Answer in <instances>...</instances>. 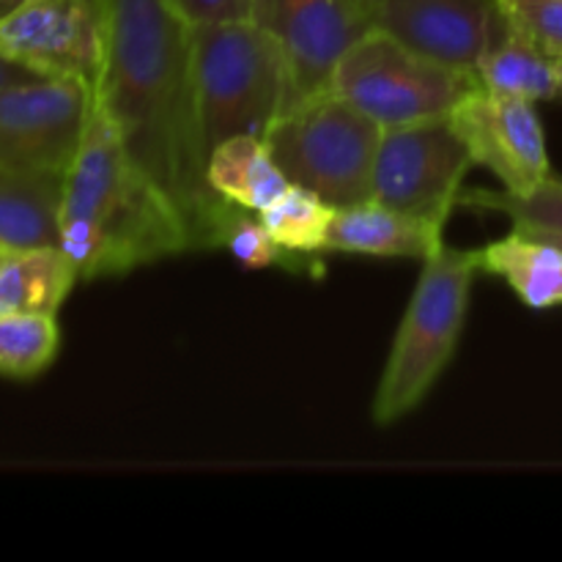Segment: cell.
Instances as JSON below:
<instances>
[{"instance_id": "obj_6", "label": "cell", "mask_w": 562, "mask_h": 562, "mask_svg": "<svg viewBox=\"0 0 562 562\" xmlns=\"http://www.w3.org/2000/svg\"><path fill=\"white\" fill-rule=\"evenodd\" d=\"M329 88L382 130H390L448 119L481 86L470 71L423 58L373 27L338 60Z\"/></svg>"}, {"instance_id": "obj_2", "label": "cell", "mask_w": 562, "mask_h": 562, "mask_svg": "<svg viewBox=\"0 0 562 562\" xmlns=\"http://www.w3.org/2000/svg\"><path fill=\"white\" fill-rule=\"evenodd\" d=\"M58 247L80 280L124 278L192 252L184 217L126 154L97 93L80 151L66 170Z\"/></svg>"}, {"instance_id": "obj_24", "label": "cell", "mask_w": 562, "mask_h": 562, "mask_svg": "<svg viewBox=\"0 0 562 562\" xmlns=\"http://www.w3.org/2000/svg\"><path fill=\"white\" fill-rule=\"evenodd\" d=\"M173 3L190 22H209L250 16L252 0H173Z\"/></svg>"}, {"instance_id": "obj_21", "label": "cell", "mask_w": 562, "mask_h": 562, "mask_svg": "<svg viewBox=\"0 0 562 562\" xmlns=\"http://www.w3.org/2000/svg\"><path fill=\"white\" fill-rule=\"evenodd\" d=\"M459 203L505 214L516 228L562 231V179L554 173L530 195H510L505 190H470L461 192Z\"/></svg>"}, {"instance_id": "obj_28", "label": "cell", "mask_w": 562, "mask_h": 562, "mask_svg": "<svg viewBox=\"0 0 562 562\" xmlns=\"http://www.w3.org/2000/svg\"><path fill=\"white\" fill-rule=\"evenodd\" d=\"M558 99H562V58H558Z\"/></svg>"}, {"instance_id": "obj_10", "label": "cell", "mask_w": 562, "mask_h": 562, "mask_svg": "<svg viewBox=\"0 0 562 562\" xmlns=\"http://www.w3.org/2000/svg\"><path fill=\"white\" fill-rule=\"evenodd\" d=\"M0 53L38 77L80 80L97 91L102 25L97 0H31L0 16Z\"/></svg>"}, {"instance_id": "obj_22", "label": "cell", "mask_w": 562, "mask_h": 562, "mask_svg": "<svg viewBox=\"0 0 562 562\" xmlns=\"http://www.w3.org/2000/svg\"><path fill=\"white\" fill-rule=\"evenodd\" d=\"M217 247L228 250L241 267L247 269H269L285 263L289 252L274 241L263 225L261 214H252L247 209L236 206L231 217L225 220L223 231H220Z\"/></svg>"}, {"instance_id": "obj_14", "label": "cell", "mask_w": 562, "mask_h": 562, "mask_svg": "<svg viewBox=\"0 0 562 562\" xmlns=\"http://www.w3.org/2000/svg\"><path fill=\"white\" fill-rule=\"evenodd\" d=\"M66 173L0 168V250H31L60 241Z\"/></svg>"}, {"instance_id": "obj_4", "label": "cell", "mask_w": 562, "mask_h": 562, "mask_svg": "<svg viewBox=\"0 0 562 562\" xmlns=\"http://www.w3.org/2000/svg\"><path fill=\"white\" fill-rule=\"evenodd\" d=\"M481 272L477 250L439 245L423 261L371 401V420L393 426L428 398L453 362Z\"/></svg>"}, {"instance_id": "obj_8", "label": "cell", "mask_w": 562, "mask_h": 562, "mask_svg": "<svg viewBox=\"0 0 562 562\" xmlns=\"http://www.w3.org/2000/svg\"><path fill=\"white\" fill-rule=\"evenodd\" d=\"M91 110L93 88L80 80L33 77L0 91V168L66 173Z\"/></svg>"}, {"instance_id": "obj_30", "label": "cell", "mask_w": 562, "mask_h": 562, "mask_svg": "<svg viewBox=\"0 0 562 562\" xmlns=\"http://www.w3.org/2000/svg\"><path fill=\"white\" fill-rule=\"evenodd\" d=\"M362 3H371V0H362Z\"/></svg>"}, {"instance_id": "obj_29", "label": "cell", "mask_w": 562, "mask_h": 562, "mask_svg": "<svg viewBox=\"0 0 562 562\" xmlns=\"http://www.w3.org/2000/svg\"><path fill=\"white\" fill-rule=\"evenodd\" d=\"M3 256H5V252H3V250H0V258H3Z\"/></svg>"}, {"instance_id": "obj_7", "label": "cell", "mask_w": 562, "mask_h": 562, "mask_svg": "<svg viewBox=\"0 0 562 562\" xmlns=\"http://www.w3.org/2000/svg\"><path fill=\"white\" fill-rule=\"evenodd\" d=\"M470 168L475 162L450 115L390 126L379 140L371 201L445 228L459 206Z\"/></svg>"}, {"instance_id": "obj_1", "label": "cell", "mask_w": 562, "mask_h": 562, "mask_svg": "<svg viewBox=\"0 0 562 562\" xmlns=\"http://www.w3.org/2000/svg\"><path fill=\"white\" fill-rule=\"evenodd\" d=\"M108 110L126 154L176 203L192 250H214L236 209L209 187L192 82V22L173 0H97Z\"/></svg>"}, {"instance_id": "obj_9", "label": "cell", "mask_w": 562, "mask_h": 562, "mask_svg": "<svg viewBox=\"0 0 562 562\" xmlns=\"http://www.w3.org/2000/svg\"><path fill=\"white\" fill-rule=\"evenodd\" d=\"M250 20L283 49L291 104L329 88L338 60L373 31L362 0H252Z\"/></svg>"}, {"instance_id": "obj_12", "label": "cell", "mask_w": 562, "mask_h": 562, "mask_svg": "<svg viewBox=\"0 0 562 562\" xmlns=\"http://www.w3.org/2000/svg\"><path fill=\"white\" fill-rule=\"evenodd\" d=\"M477 168L497 176L510 195H530L552 176L541 115L527 99L472 91L450 113Z\"/></svg>"}, {"instance_id": "obj_16", "label": "cell", "mask_w": 562, "mask_h": 562, "mask_svg": "<svg viewBox=\"0 0 562 562\" xmlns=\"http://www.w3.org/2000/svg\"><path fill=\"white\" fill-rule=\"evenodd\" d=\"M206 181L228 203L261 214L291 187L272 151L256 135H236L206 157Z\"/></svg>"}, {"instance_id": "obj_11", "label": "cell", "mask_w": 562, "mask_h": 562, "mask_svg": "<svg viewBox=\"0 0 562 562\" xmlns=\"http://www.w3.org/2000/svg\"><path fill=\"white\" fill-rule=\"evenodd\" d=\"M366 11L376 31L423 58L470 75L508 33L499 0H371Z\"/></svg>"}, {"instance_id": "obj_15", "label": "cell", "mask_w": 562, "mask_h": 562, "mask_svg": "<svg viewBox=\"0 0 562 562\" xmlns=\"http://www.w3.org/2000/svg\"><path fill=\"white\" fill-rule=\"evenodd\" d=\"M481 272L505 280L532 311L562 305V250L552 241L510 228L508 236L477 250Z\"/></svg>"}, {"instance_id": "obj_26", "label": "cell", "mask_w": 562, "mask_h": 562, "mask_svg": "<svg viewBox=\"0 0 562 562\" xmlns=\"http://www.w3.org/2000/svg\"><path fill=\"white\" fill-rule=\"evenodd\" d=\"M521 231H527V234H532V236H541V239L552 241V245H558L562 250V231H543V228H521Z\"/></svg>"}, {"instance_id": "obj_18", "label": "cell", "mask_w": 562, "mask_h": 562, "mask_svg": "<svg viewBox=\"0 0 562 562\" xmlns=\"http://www.w3.org/2000/svg\"><path fill=\"white\" fill-rule=\"evenodd\" d=\"M475 77L483 91L497 97L527 99L532 104L558 99V60L510 25L508 33L483 55Z\"/></svg>"}, {"instance_id": "obj_25", "label": "cell", "mask_w": 562, "mask_h": 562, "mask_svg": "<svg viewBox=\"0 0 562 562\" xmlns=\"http://www.w3.org/2000/svg\"><path fill=\"white\" fill-rule=\"evenodd\" d=\"M33 77H38V75H33L31 69H25V66H20L16 60L5 58V55L0 53V91L16 86V82L33 80Z\"/></svg>"}, {"instance_id": "obj_3", "label": "cell", "mask_w": 562, "mask_h": 562, "mask_svg": "<svg viewBox=\"0 0 562 562\" xmlns=\"http://www.w3.org/2000/svg\"><path fill=\"white\" fill-rule=\"evenodd\" d=\"M192 82L206 157L228 137H267L291 104L283 49L250 16L192 22Z\"/></svg>"}, {"instance_id": "obj_20", "label": "cell", "mask_w": 562, "mask_h": 562, "mask_svg": "<svg viewBox=\"0 0 562 562\" xmlns=\"http://www.w3.org/2000/svg\"><path fill=\"white\" fill-rule=\"evenodd\" d=\"M60 329L49 313H0V376L33 379L53 366Z\"/></svg>"}, {"instance_id": "obj_19", "label": "cell", "mask_w": 562, "mask_h": 562, "mask_svg": "<svg viewBox=\"0 0 562 562\" xmlns=\"http://www.w3.org/2000/svg\"><path fill=\"white\" fill-rule=\"evenodd\" d=\"M335 206L305 187L291 184L267 212H261L263 225L289 256H318L327 245V231L333 223Z\"/></svg>"}, {"instance_id": "obj_5", "label": "cell", "mask_w": 562, "mask_h": 562, "mask_svg": "<svg viewBox=\"0 0 562 562\" xmlns=\"http://www.w3.org/2000/svg\"><path fill=\"white\" fill-rule=\"evenodd\" d=\"M379 140L382 126L333 88L291 104L263 137L285 179L335 209L373 198Z\"/></svg>"}, {"instance_id": "obj_27", "label": "cell", "mask_w": 562, "mask_h": 562, "mask_svg": "<svg viewBox=\"0 0 562 562\" xmlns=\"http://www.w3.org/2000/svg\"><path fill=\"white\" fill-rule=\"evenodd\" d=\"M25 3H31V0H0V16L9 14V11H14V9H20V5H25Z\"/></svg>"}, {"instance_id": "obj_17", "label": "cell", "mask_w": 562, "mask_h": 562, "mask_svg": "<svg viewBox=\"0 0 562 562\" xmlns=\"http://www.w3.org/2000/svg\"><path fill=\"white\" fill-rule=\"evenodd\" d=\"M77 269L58 245L0 258V313H55L77 283Z\"/></svg>"}, {"instance_id": "obj_23", "label": "cell", "mask_w": 562, "mask_h": 562, "mask_svg": "<svg viewBox=\"0 0 562 562\" xmlns=\"http://www.w3.org/2000/svg\"><path fill=\"white\" fill-rule=\"evenodd\" d=\"M508 25L538 49L562 58V0H499Z\"/></svg>"}, {"instance_id": "obj_13", "label": "cell", "mask_w": 562, "mask_h": 562, "mask_svg": "<svg viewBox=\"0 0 562 562\" xmlns=\"http://www.w3.org/2000/svg\"><path fill=\"white\" fill-rule=\"evenodd\" d=\"M442 225L390 209L379 201L335 209L324 252L373 258H420L426 261L442 245Z\"/></svg>"}]
</instances>
